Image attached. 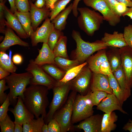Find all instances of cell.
Returning <instances> with one entry per match:
<instances>
[{"label":"cell","mask_w":132,"mask_h":132,"mask_svg":"<svg viewBox=\"0 0 132 132\" xmlns=\"http://www.w3.org/2000/svg\"><path fill=\"white\" fill-rule=\"evenodd\" d=\"M123 129L124 130L132 132V120L129 119L128 121L124 125Z\"/></svg>","instance_id":"cell-53"},{"label":"cell","mask_w":132,"mask_h":132,"mask_svg":"<svg viewBox=\"0 0 132 132\" xmlns=\"http://www.w3.org/2000/svg\"><path fill=\"white\" fill-rule=\"evenodd\" d=\"M12 53L11 50L9 51V55L5 52H0V67L11 73L15 72L17 69L12 61Z\"/></svg>","instance_id":"cell-28"},{"label":"cell","mask_w":132,"mask_h":132,"mask_svg":"<svg viewBox=\"0 0 132 132\" xmlns=\"http://www.w3.org/2000/svg\"><path fill=\"white\" fill-rule=\"evenodd\" d=\"M110 47L106 51V55L112 73L121 65V58L119 48Z\"/></svg>","instance_id":"cell-27"},{"label":"cell","mask_w":132,"mask_h":132,"mask_svg":"<svg viewBox=\"0 0 132 132\" xmlns=\"http://www.w3.org/2000/svg\"><path fill=\"white\" fill-rule=\"evenodd\" d=\"M0 0V33H4L6 26L4 12V8L6 0Z\"/></svg>","instance_id":"cell-41"},{"label":"cell","mask_w":132,"mask_h":132,"mask_svg":"<svg viewBox=\"0 0 132 132\" xmlns=\"http://www.w3.org/2000/svg\"><path fill=\"white\" fill-rule=\"evenodd\" d=\"M8 0L10 5V10L12 12L14 13L15 11L17 10L15 5V0Z\"/></svg>","instance_id":"cell-55"},{"label":"cell","mask_w":132,"mask_h":132,"mask_svg":"<svg viewBox=\"0 0 132 132\" xmlns=\"http://www.w3.org/2000/svg\"><path fill=\"white\" fill-rule=\"evenodd\" d=\"M6 81L5 78L0 80V104L1 105L6 100L8 95L4 91L9 88L8 86L6 85Z\"/></svg>","instance_id":"cell-43"},{"label":"cell","mask_w":132,"mask_h":132,"mask_svg":"<svg viewBox=\"0 0 132 132\" xmlns=\"http://www.w3.org/2000/svg\"><path fill=\"white\" fill-rule=\"evenodd\" d=\"M125 16L129 17L132 20V7H129L128 10L122 15L123 17Z\"/></svg>","instance_id":"cell-57"},{"label":"cell","mask_w":132,"mask_h":132,"mask_svg":"<svg viewBox=\"0 0 132 132\" xmlns=\"http://www.w3.org/2000/svg\"><path fill=\"white\" fill-rule=\"evenodd\" d=\"M42 132H48V125L44 123L41 129Z\"/></svg>","instance_id":"cell-58"},{"label":"cell","mask_w":132,"mask_h":132,"mask_svg":"<svg viewBox=\"0 0 132 132\" xmlns=\"http://www.w3.org/2000/svg\"><path fill=\"white\" fill-rule=\"evenodd\" d=\"M51 21L50 18H47L42 25L30 35L32 46H35L40 42L47 43L50 34L54 28Z\"/></svg>","instance_id":"cell-12"},{"label":"cell","mask_w":132,"mask_h":132,"mask_svg":"<svg viewBox=\"0 0 132 132\" xmlns=\"http://www.w3.org/2000/svg\"><path fill=\"white\" fill-rule=\"evenodd\" d=\"M10 105L9 94L5 101L1 105L0 107V121L4 118L7 115L9 107Z\"/></svg>","instance_id":"cell-42"},{"label":"cell","mask_w":132,"mask_h":132,"mask_svg":"<svg viewBox=\"0 0 132 132\" xmlns=\"http://www.w3.org/2000/svg\"><path fill=\"white\" fill-rule=\"evenodd\" d=\"M39 53L34 60L36 64L40 66L46 64L56 65L55 61V55L47 43H43L41 49H39Z\"/></svg>","instance_id":"cell-20"},{"label":"cell","mask_w":132,"mask_h":132,"mask_svg":"<svg viewBox=\"0 0 132 132\" xmlns=\"http://www.w3.org/2000/svg\"><path fill=\"white\" fill-rule=\"evenodd\" d=\"M55 61L57 66L66 71L80 64L79 61L77 59L71 60L60 56L55 57Z\"/></svg>","instance_id":"cell-34"},{"label":"cell","mask_w":132,"mask_h":132,"mask_svg":"<svg viewBox=\"0 0 132 132\" xmlns=\"http://www.w3.org/2000/svg\"><path fill=\"white\" fill-rule=\"evenodd\" d=\"M30 9V12L32 21V26L34 31L44 20L50 17L51 10L46 8H42L36 7L31 0H29Z\"/></svg>","instance_id":"cell-19"},{"label":"cell","mask_w":132,"mask_h":132,"mask_svg":"<svg viewBox=\"0 0 132 132\" xmlns=\"http://www.w3.org/2000/svg\"><path fill=\"white\" fill-rule=\"evenodd\" d=\"M64 35L62 31L55 28L49 36L47 44L51 50L53 51L54 47L60 37Z\"/></svg>","instance_id":"cell-36"},{"label":"cell","mask_w":132,"mask_h":132,"mask_svg":"<svg viewBox=\"0 0 132 132\" xmlns=\"http://www.w3.org/2000/svg\"><path fill=\"white\" fill-rule=\"evenodd\" d=\"M91 91L85 95H77L73 105L71 122L74 124L83 121L93 115V106L90 99Z\"/></svg>","instance_id":"cell-5"},{"label":"cell","mask_w":132,"mask_h":132,"mask_svg":"<svg viewBox=\"0 0 132 132\" xmlns=\"http://www.w3.org/2000/svg\"><path fill=\"white\" fill-rule=\"evenodd\" d=\"M14 122L12 121L8 114L6 117L0 121L1 132H14Z\"/></svg>","instance_id":"cell-37"},{"label":"cell","mask_w":132,"mask_h":132,"mask_svg":"<svg viewBox=\"0 0 132 132\" xmlns=\"http://www.w3.org/2000/svg\"><path fill=\"white\" fill-rule=\"evenodd\" d=\"M92 73L86 66L84 67L78 75L70 81L71 90L82 95L86 94L89 91Z\"/></svg>","instance_id":"cell-10"},{"label":"cell","mask_w":132,"mask_h":132,"mask_svg":"<svg viewBox=\"0 0 132 132\" xmlns=\"http://www.w3.org/2000/svg\"><path fill=\"white\" fill-rule=\"evenodd\" d=\"M49 90L43 86L30 85L24 93V103L36 119L40 115L45 118L46 116V109L49 104L47 96Z\"/></svg>","instance_id":"cell-1"},{"label":"cell","mask_w":132,"mask_h":132,"mask_svg":"<svg viewBox=\"0 0 132 132\" xmlns=\"http://www.w3.org/2000/svg\"><path fill=\"white\" fill-rule=\"evenodd\" d=\"M101 40L108 47L120 48L127 46L124 40L123 33L115 31L112 34L105 32Z\"/></svg>","instance_id":"cell-21"},{"label":"cell","mask_w":132,"mask_h":132,"mask_svg":"<svg viewBox=\"0 0 132 132\" xmlns=\"http://www.w3.org/2000/svg\"><path fill=\"white\" fill-rule=\"evenodd\" d=\"M67 38L64 35L61 36L55 44L53 52L55 57L60 56L68 58L66 50Z\"/></svg>","instance_id":"cell-32"},{"label":"cell","mask_w":132,"mask_h":132,"mask_svg":"<svg viewBox=\"0 0 132 132\" xmlns=\"http://www.w3.org/2000/svg\"><path fill=\"white\" fill-rule=\"evenodd\" d=\"M25 70L33 76L30 80V85L43 86L49 90L52 89L57 84V81L46 72L41 66L36 64L33 59L30 60Z\"/></svg>","instance_id":"cell-8"},{"label":"cell","mask_w":132,"mask_h":132,"mask_svg":"<svg viewBox=\"0 0 132 132\" xmlns=\"http://www.w3.org/2000/svg\"><path fill=\"white\" fill-rule=\"evenodd\" d=\"M44 117L41 116L36 119H33L22 126L23 132H42V127L44 123Z\"/></svg>","instance_id":"cell-29"},{"label":"cell","mask_w":132,"mask_h":132,"mask_svg":"<svg viewBox=\"0 0 132 132\" xmlns=\"http://www.w3.org/2000/svg\"><path fill=\"white\" fill-rule=\"evenodd\" d=\"M122 65L125 76L127 85L132 87V48L128 46L119 48Z\"/></svg>","instance_id":"cell-13"},{"label":"cell","mask_w":132,"mask_h":132,"mask_svg":"<svg viewBox=\"0 0 132 132\" xmlns=\"http://www.w3.org/2000/svg\"><path fill=\"white\" fill-rule=\"evenodd\" d=\"M81 0H74L73 3L72 11L73 15L77 17L78 13L77 10V6L79 1Z\"/></svg>","instance_id":"cell-49"},{"label":"cell","mask_w":132,"mask_h":132,"mask_svg":"<svg viewBox=\"0 0 132 132\" xmlns=\"http://www.w3.org/2000/svg\"><path fill=\"white\" fill-rule=\"evenodd\" d=\"M45 0H36L34 4L37 7L42 8L45 6Z\"/></svg>","instance_id":"cell-52"},{"label":"cell","mask_w":132,"mask_h":132,"mask_svg":"<svg viewBox=\"0 0 132 132\" xmlns=\"http://www.w3.org/2000/svg\"><path fill=\"white\" fill-rule=\"evenodd\" d=\"M72 0H58L56 2L51 10L50 19L52 21L60 12L64 10L67 4Z\"/></svg>","instance_id":"cell-35"},{"label":"cell","mask_w":132,"mask_h":132,"mask_svg":"<svg viewBox=\"0 0 132 132\" xmlns=\"http://www.w3.org/2000/svg\"><path fill=\"white\" fill-rule=\"evenodd\" d=\"M73 3L60 12L52 21L55 28L60 31L64 30L66 24V19L72 9Z\"/></svg>","instance_id":"cell-24"},{"label":"cell","mask_w":132,"mask_h":132,"mask_svg":"<svg viewBox=\"0 0 132 132\" xmlns=\"http://www.w3.org/2000/svg\"><path fill=\"white\" fill-rule=\"evenodd\" d=\"M108 94L102 91H91L90 97L93 106H97L107 96Z\"/></svg>","instance_id":"cell-38"},{"label":"cell","mask_w":132,"mask_h":132,"mask_svg":"<svg viewBox=\"0 0 132 132\" xmlns=\"http://www.w3.org/2000/svg\"><path fill=\"white\" fill-rule=\"evenodd\" d=\"M77 10L80 13L77 19L79 28L87 35L92 36L99 30L104 20L103 16L88 7L78 8Z\"/></svg>","instance_id":"cell-4"},{"label":"cell","mask_w":132,"mask_h":132,"mask_svg":"<svg viewBox=\"0 0 132 132\" xmlns=\"http://www.w3.org/2000/svg\"><path fill=\"white\" fill-rule=\"evenodd\" d=\"M17 99V103L14 108H9V111L13 115L14 123L22 125L34 119V116L27 108L21 96H18Z\"/></svg>","instance_id":"cell-11"},{"label":"cell","mask_w":132,"mask_h":132,"mask_svg":"<svg viewBox=\"0 0 132 132\" xmlns=\"http://www.w3.org/2000/svg\"><path fill=\"white\" fill-rule=\"evenodd\" d=\"M48 132H61L60 126L56 120L53 118L48 123Z\"/></svg>","instance_id":"cell-44"},{"label":"cell","mask_w":132,"mask_h":132,"mask_svg":"<svg viewBox=\"0 0 132 132\" xmlns=\"http://www.w3.org/2000/svg\"><path fill=\"white\" fill-rule=\"evenodd\" d=\"M87 65L86 61L74 67L66 72L63 77L60 80L57 81L59 84H64L74 79L79 73L83 68Z\"/></svg>","instance_id":"cell-33"},{"label":"cell","mask_w":132,"mask_h":132,"mask_svg":"<svg viewBox=\"0 0 132 132\" xmlns=\"http://www.w3.org/2000/svg\"><path fill=\"white\" fill-rule=\"evenodd\" d=\"M119 2L124 4L128 7H132V1L129 0H117Z\"/></svg>","instance_id":"cell-56"},{"label":"cell","mask_w":132,"mask_h":132,"mask_svg":"<svg viewBox=\"0 0 132 132\" xmlns=\"http://www.w3.org/2000/svg\"><path fill=\"white\" fill-rule=\"evenodd\" d=\"M4 33V37L0 44V51L5 52L10 47L16 45L25 47L29 46L28 43L21 39L10 27L7 26Z\"/></svg>","instance_id":"cell-16"},{"label":"cell","mask_w":132,"mask_h":132,"mask_svg":"<svg viewBox=\"0 0 132 132\" xmlns=\"http://www.w3.org/2000/svg\"><path fill=\"white\" fill-rule=\"evenodd\" d=\"M108 76L113 94L117 98L122 106L124 102L131 96V93L125 92L121 88L112 73Z\"/></svg>","instance_id":"cell-23"},{"label":"cell","mask_w":132,"mask_h":132,"mask_svg":"<svg viewBox=\"0 0 132 132\" xmlns=\"http://www.w3.org/2000/svg\"><path fill=\"white\" fill-rule=\"evenodd\" d=\"M105 0L109 8L115 13V7L117 4L119 2L117 0Z\"/></svg>","instance_id":"cell-47"},{"label":"cell","mask_w":132,"mask_h":132,"mask_svg":"<svg viewBox=\"0 0 132 132\" xmlns=\"http://www.w3.org/2000/svg\"><path fill=\"white\" fill-rule=\"evenodd\" d=\"M72 36L77 45L74 53L75 59H77L80 64L85 62L95 52L108 47L107 44L101 40L92 42H87L82 38L79 32L73 30Z\"/></svg>","instance_id":"cell-3"},{"label":"cell","mask_w":132,"mask_h":132,"mask_svg":"<svg viewBox=\"0 0 132 132\" xmlns=\"http://www.w3.org/2000/svg\"><path fill=\"white\" fill-rule=\"evenodd\" d=\"M123 33L127 46L132 48V25L129 24L125 27Z\"/></svg>","instance_id":"cell-40"},{"label":"cell","mask_w":132,"mask_h":132,"mask_svg":"<svg viewBox=\"0 0 132 132\" xmlns=\"http://www.w3.org/2000/svg\"><path fill=\"white\" fill-rule=\"evenodd\" d=\"M12 60L14 63L19 65L21 64L22 62L23 58L21 55L19 54H16L13 55Z\"/></svg>","instance_id":"cell-48"},{"label":"cell","mask_w":132,"mask_h":132,"mask_svg":"<svg viewBox=\"0 0 132 132\" xmlns=\"http://www.w3.org/2000/svg\"><path fill=\"white\" fill-rule=\"evenodd\" d=\"M90 89L92 91H102L108 94H113L108 76L101 73L92 72Z\"/></svg>","instance_id":"cell-17"},{"label":"cell","mask_w":132,"mask_h":132,"mask_svg":"<svg viewBox=\"0 0 132 132\" xmlns=\"http://www.w3.org/2000/svg\"><path fill=\"white\" fill-rule=\"evenodd\" d=\"M118 119L117 115L113 111L104 114L101 122V132H110L115 130L117 125L115 123Z\"/></svg>","instance_id":"cell-25"},{"label":"cell","mask_w":132,"mask_h":132,"mask_svg":"<svg viewBox=\"0 0 132 132\" xmlns=\"http://www.w3.org/2000/svg\"><path fill=\"white\" fill-rule=\"evenodd\" d=\"M130 0V1H132V0Z\"/></svg>","instance_id":"cell-59"},{"label":"cell","mask_w":132,"mask_h":132,"mask_svg":"<svg viewBox=\"0 0 132 132\" xmlns=\"http://www.w3.org/2000/svg\"><path fill=\"white\" fill-rule=\"evenodd\" d=\"M53 98L50 104L48 112L44 118V123H48L53 118L55 113L64 104L71 90L70 81L64 84L57 83L52 89Z\"/></svg>","instance_id":"cell-6"},{"label":"cell","mask_w":132,"mask_h":132,"mask_svg":"<svg viewBox=\"0 0 132 132\" xmlns=\"http://www.w3.org/2000/svg\"><path fill=\"white\" fill-rule=\"evenodd\" d=\"M41 66L46 72L57 81L62 79L66 72L53 64H46Z\"/></svg>","instance_id":"cell-30"},{"label":"cell","mask_w":132,"mask_h":132,"mask_svg":"<svg viewBox=\"0 0 132 132\" xmlns=\"http://www.w3.org/2000/svg\"><path fill=\"white\" fill-rule=\"evenodd\" d=\"M106 49L98 51L95 54L91 56L87 60L88 66L92 72L100 73V66L103 62L108 60Z\"/></svg>","instance_id":"cell-22"},{"label":"cell","mask_w":132,"mask_h":132,"mask_svg":"<svg viewBox=\"0 0 132 132\" xmlns=\"http://www.w3.org/2000/svg\"><path fill=\"white\" fill-rule=\"evenodd\" d=\"M100 73L108 76L112 72L109 63L107 60L103 62L99 68Z\"/></svg>","instance_id":"cell-45"},{"label":"cell","mask_w":132,"mask_h":132,"mask_svg":"<svg viewBox=\"0 0 132 132\" xmlns=\"http://www.w3.org/2000/svg\"><path fill=\"white\" fill-rule=\"evenodd\" d=\"M17 17L22 27L28 35L30 37L34 31L32 26L30 12H23L15 10L14 13Z\"/></svg>","instance_id":"cell-26"},{"label":"cell","mask_w":132,"mask_h":132,"mask_svg":"<svg viewBox=\"0 0 132 132\" xmlns=\"http://www.w3.org/2000/svg\"><path fill=\"white\" fill-rule=\"evenodd\" d=\"M22 126L17 123H15L14 132H23V128Z\"/></svg>","instance_id":"cell-54"},{"label":"cell","mask_w":132,"mask_h":132,"mask_svg":"<svg viewBox=\"0 0 132 132\" xmlns=\"http://www.w3.org/2000/svg\"><path fill=\"white\" fill-rule=\"evenodd\" d=\"M97 109L106 113L118 110L123 114H128L123 109L118 99L113 94H108L107 96L97 106Z\"/></svg>","instance_id":"cell-15"},{"label":"cell","mask_w":132,"mask_h":132,"mask_svg":"<svg viewBox=\"0 0 132 132\" xmlns=\"http://www.w3.org/2000/svg\"><path fill=\"white\" fill-rule=\"evenodd\" d=\"M10 72L0 67V79L5 78L10 74Z\"/></svg>","instance_id":"cell-51"},{"label":"cell","mask_w":132,"mask_h":132,"mask_svg":"<svg viewBox=\"0 0 132 132\" xmlns=\"http://www.w3.org/2000/svg\"><path fill=\"white\" fill-rule=\"evenodd\" d=\"M4 12L6 26L14 30L21 38L26 39L29 37L23 29L17 16L5 5L4 7Z\"/></svg>","instance_id":"cell-18"},{"label":"cell","mask_w":132,"mask_h":132,"mask_svg":"<svg viewBox=\"0 0 132 132\" xmlns=\"http://www.w3.org/2000/svg\"><path fill=\"white\" fill-rule=\"evenodd\" d=\"M58 0H45V7L48 9H52L55 3Z\"/></svg>","instance_id":"cell-50"},{"label":"cell","mask_w":132,"mask_h":132,"mask_svg":"<svg viewBox=\"0 0 132 132\" xmlns=\"http://www.w3.org/2000/svg\"><path fill=\"white\" fill-rule=\"evenodd\" d=\"M103 116L93 115L74 126V128L83 130L85 132H101Z\"/></svg>","instance_id":"cell-14"},{"label":"cell","mask_w":132,"mask_h":132,"mask_svg":"<svg viewBox=\"0 0 132 132\" xmlns=\"http://www.w3.org/2000/svg\"><path fill=\"white\" fill-rule=\"evenodd\" d=\"M15 4L18 11L23 12L30 11V6L28 0H15Z\"/></svg>","instance_id":"cell-39"},{"label":"cell","mask_w":132,"mask_h":132,"mask_svg":"<svg viewBox=\"0 0 132 132\" xmlns=\"http://www.w3.org/2000/svg\"><path fill=\"white\" fill-rule=\"evenodd\" d=\"M77 93L72 91L64 104L54 115L53 118L56 120L60 126L61 132H66L74 129L71 120L73 104Z\"/></svg>","instance_id":"cell-7"},{"label":"cell","mask_w":132,"mask_h":132,"mask_svg":"<svg viewBox=\"0 0 132 132\" xmlns=\"http://www.w3.org/2000/svg\"><path fill=\"white\" fill-rule=\"evenodd\" d=\"M85 4L99 12L104 20L112 26H115L121 21L120 17L113 12L108 6L105 0H83Z\"/></svg>","instance_id":"cell-9"},{"label":"cell","mask_w":132,"mask_h":132,"mask_svg":"<svg viewBox=\"0 0 132 132\" xmlns=\"http://www.w3.org/2000/svg\"><path fill=\"white\" fill-rule=\"evenodd\" d=\"M129 8L124 4L119 2L115 7L114 13L117 15L121 17L128 10Z\"/></svg>","instance_id":"cell-46"},{"label":"cell","mask_w":132,"mask_h":132,"mask_svg":"<svg viewBox=\"0 0 132 132\" xmlns=\"http://www.w3.org/2000/svg\"><path fill=\"white\" fill-rule=\"evenodd\" d=\"M33 77L32 74L27 71L21 73H12L4 78L10 89L9 94L10 105L14 107L15 105L19 96L23 99L24 93Z\"/></svg>","instance_id":"cell-2"},{"label":"cell","mask_w":132,"mask_h":132,"mask_svg":"<svg viewBox=\"0 0 132 132\" xmlns=\"http://www.w3.org/2000/svg\"><path fill=\"white\" fill-rule=\"evenodd\" d=\"M112 73L121 88L125 92L131 93V88L127 85L126 76L122 65H121Z\"/></svg>","instance_id":"cell-31"}]
</instances>
